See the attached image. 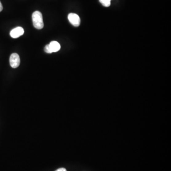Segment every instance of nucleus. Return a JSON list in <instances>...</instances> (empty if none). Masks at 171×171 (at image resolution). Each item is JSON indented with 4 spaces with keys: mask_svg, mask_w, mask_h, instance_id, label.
Listing matches in <instances>:
<instances>
[{
    "mask_svg": "<svg viewBox=\"0 0 171 171\" xmlns=\"http://www.w3.org/2000/svg\"><path fill=\"white\" fill-rule=\"evenodd\" d=\"M33 24L34 27L37 29L41 30L44 27V23L43 21L42 15L41 12L37 10L33 13L32 15Z\"/></svg>",
    "mask_w": 171,
    "mask_h": 171,
    "instance_id": "f257e3e1",
    "label": "nucleus"
},
{
    "mask_svg": "<svg viewBox=\"0 0 171 171\" xmlns=\"http://www.w3.org/2000/svg\"><path fill=\"white\" fill-rule=\"evenodd\" d=\"M20 57L17 53H13L10 58V63L11 67L14 69L18 68L20 64Z\"/></svg>",
    "mask_w": 171,
    "mask_h": 171,
    "instance_id": "f03ea898",
    "label": "nucleus"
},
{
    "mask_svg": "<svg viewBox=\"0 0 171 171\" xmlns=\"http://www.w3.org/2000/svg\"><path fill=\"white\" fill-rule=\"evenodd\" d=\"M69 22L75 27H78L81 24V19L79 16L74 13H70L68 15Z\"/></svg>",
    "mask_w": 171,
    "mask_h": 171,
    "instance_id": "7ed1b4c3",
    "label": "nucleus"
},
{
    "mask_svg": "<svg viewBox=\"0 0 171 171\" xmlns=\"http://www.w3.org/2000/svg\"><path fill=\"white\" fill-rule=\"evenodd\" d=\"M24 29L21 27H18L12 30L10 32V36L12 38H18L24 34Z\"/></svg>",
    "mask_w": 171,
    "mask_h": 171,
    "instance_id": "20e7f679",
    "label": "nucleus"
},
{
    "mask_svg": "<svg viewBox=\"0 0 171 171\" xmlns=\"http://www.w3.org/2000/svg\"><path fill=\"white\" fill-rule=\"evenodd\" d=\"M49 45L52 52H57L61 49V45L60 43L56 41H52L50 42Z\"/></svg>",
    "mask_w": 171,
    "mask_h": 171,
    "instance_id": "39448f33",
    "label": "nucleus"
},
{
    "mask_svg": "<svg viewBox=\"0 0 171 171\" xmlns=\"http://www.w3.org/2000/svg\"><path fill=\"white\" fill-rule=\"evenodd\" d=\"M99 1L104 6L108 7L110 5L111 0H99Z\"/></svg>",
    "mask_w": 171,
    "mask_h": 171,
    "instance_id": "423d86ee",
    "label": "nucleus"
},
{
    "mask_svg": "<svg viewBox=\"0 0 171 171\" xmlns=\"http://www.w3.org/2000/svg\"><path fill=\"white\" fill-rule=\"evenodd\" d=\"M44 51L47 53H52V52L50 47L49 44H47L44 47Z\"/></svg>",
    "mask_w": 171,
    "mask_h": 171,
    "instance_id": "0eeeda50",
    "label": "nucleus"
},
{
    "mask_svg": "<svg viewBox=\"0 0 171 171\" xmlns=\"http://www.w3.org/2000/svg\"><path fill=\"white\" fill-rule=\"evenodd\" d=\"M55 171H67V170L64 168H61L57 169V170Z\"/></svg>",
    "mask_w": 171,
    "mask_h": 171,
    "instance_id": "6e6552de",
    "label": "nucleus"
},
{
    "mask_svg": "<svg viewBox=\"0 0 171 171\" xmlns=\"http://www.w3.org/2000/svg\"><path fill=\"white\" fill-rule=\"evenodd\" d=\"M2 9H3V7H2V4L1 2L0 1V12L2 11Z\"/></svg>",
    "mask_w": 171,
    "mask_h": 171,
    "instance_id": "1a4fd4ad",
    "label": "nucleus"
}]
</instances>
